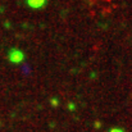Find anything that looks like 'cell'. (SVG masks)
Segmentation results:
<instances>
[{"label":"cell","mask_w":132,"mask_h":132,"mask_svg":"<svg viewBox=\"0 0 132 132\" xmlns=\"http://www.w3.org/2000/svg\"><path fill=\"white\" fill-rule=\"evenodd\" d=\"M8 60L13 64H21L24 60V53L21 49L17 47H12L8 51Z\"/></svg>","instance_id":"cell-1"},{"label":"cell","mask_w":132,"mask_h":132,"mask_svg":"<svg viewBox=\"0 0 132 132\" xmlns=\"http://www.w3.org/2000/svg\"><path fill=\"white\" fill-rule=\"evenodd\" d=\"M46 4V0H27V5L32 9H41Z\"/></svg>","instance_id":"cell-2"},{"label":"cell","mask_w":132,"mask_h":132,"mask_svg":"<svg viewBox=\"0 0 132 132\" xmlns=\"http://www.w3.org/2000/svg\"><path fill=\"white\" fill-rule=\"evenodd\" d=\"M109 132H125V130H122L119 127H113V128L109 130Z\"/></svg>","instance_id":"cell-3"}]
</instances>
